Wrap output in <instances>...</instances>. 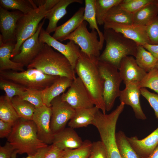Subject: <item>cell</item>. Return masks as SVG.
I'll return each mask as SVG.
<instances>
[{
  "label": "cell",
  "mask_w": 158,
  "mask_h": 158,
  "mask_svg": "<svg viewBox=\"0 0 158 158\" xmlns=\"http://www.w3.org/2000/svg\"><path fill=\"white\" fill-rule=\"evenodd\" d=\"M65 153V150H62L53 144L49 145V148L42 158H63Z\"/></svg>",
  "instance_id": "cell-42"
},
{
  "label": "cell",
  "mask_w": 158,
  "mask_h": 158,
  "mask_svg": "<svg viewBox=\"0 0 158 158\" xmlns=\"http://www.w3.org/2000/svg\"><path fill=\"white\" fill-rule=\"evenodd\" d=\"M51 113V107L44 104L35 108L32 119L36 126L38 138L48 145L52 144L54 135L50 128Z\"/></svg>",
  "instance_id": "cell-13"
},
{
  "label": "cell",
  "mask_w": 158,
  "mask_h": 158,
  "mask_svg": "<svg viewBox=\"0 0 158 158\" xmlns=\"http://www.w3.org/2000/svg\"><path fill=\"white\" fill-rule=\"evenodd\" d=\"M20 118L11 101L6 95L0 97V119L14 125Z\"/></svg>",
  "instance_id": "cell-30"
},
{
  "label": "cell",
  "mask_w": 158,
  "mask_h": 158,
  "mask_svg": "<svg viewBox=\"0 0 158 158\" xmlns=\"http://www.w3.org/2000/svg\"><path fill=\"white\" fill-rule=\"evenodd\" d=\"M124 89L121 90L119 99L121 102L130 106L132 108L136 118L145 120L147 118L141 106L140 96V88L138 83H128L125 84Z\"/></svg>",
  "instance_id": "cell-16"
},
{
  "label": "cell",
  "mask_w": 158,
  "mask_h": 158,
  "mask_svg": "<svg viewBox=\"0 0 158 158\" xmlns=\"http://www.w3.org/2000/svg\"><path fill=\"white\" fill-rule=\"evenodd\" d=\"M133 149L141 158H146L158 145V127L146 137L139 139L136 136L127 137Z\"/></svg>",
  "instance_id": "cell-18"
},
{
  "label": "cell",
  "mask_w": 158,
  "mask_h": 158,
  "mask_svg": "<svg viewBox=\"0 0 158 158\" xmlns=\"http://www.w3.org/2000/svg\"><path fill=\"white\" fill-rule=\"evenodd\" d=\"M39 40L57 50L68 60L75 69L80 51L79 46L72 40H69L66 44L55 39L42 28L40 32Z\"/></svg>",
  "instance_id": "cell-12"
},
{
  "label": "cell",
  "mask_w": 158,
  "mask_h": 158,
  "mask_svg": "<svg viewBox=\"0 0 158 158\" xmlns=\"http://www.w3.org/2000/svg\"><path fill=\"white\" fill-rule=\"evenodd\" d=\"M15 44L12 42L4 43L0 35V71L9 69L19 72L25 71L22 64L11 60V54Z\"/></svg>",
  "instance_id": "cell-22"
},
{
  "label": "cell",
  "mask_w": 158,
  "mask_h": 158,
  "mask_svg": "<svg viewBox=\"0 0 158 158\" xmlns=\"http://www.w3.org/2000/svg\"><path fill=\"white\" fill-rule=\"evenodd\" d=\"M13 125L0 119V138H7L12 132Z\"/></svg>",
  "instance_id": "cell-43"
},
{
  "label": "cell",
  "mask_w": 158,
  "mask_h": 158,
  "mask_svg": "<svg viewBox=\"0 0 158 158\" xmlns=\"http://www.w3.org/2000/svg\"><path fill=\"white\" fill-rule=\"evenodd\" d=\"M51 104L50 128L54 134L65 128L67 123L74 116L75 109L63 101L61 95L54 99Z\"/></svg>",
  "instance_id": "cell-10"
},
{
  "label": "cell",
  "mask_w": 158,
  "mask_h": 158,
  "mask_svg": "<svg viewBox=\"0 0 158 158\" xmlns=\"http://www.w3.org/2000/svg\"><path fill=\"white\" fill-rule=\"evenodd\" d=\"M140 90L141 95L147 101L158 120V94L149 91L145 88H141Z\"/></svg>",
  "instance_id": "cell-40"
},
{
  "label": "cell",
  "mask_w": 158,
  "mask_h": 158,
  "mask_svg": "<svg viewBox=\"0 0 158 158\" xmlns=\"http://www.w3.org/2000/svg\"><path fill=\"white\" fill-rule=\"evenodd\" d=\"M43 90L26 89L20 95L18 96L21 99L33 104L35 108H37L44 104L42 99Z\"/></svg>",
  "instance_id": "cell-37"
},
{
  "label": "cell",
  "mask_w": 158,
  "mask_h": 158,
  "mask_svg": "<svg viewBox=\"0 0 158 158\" xmlns=\"http://www.w3.org/2000/svg\"><path fill=\"white\" fill-rule=\"evenodd\" d=\"M85 7L80 8L67 21L57 27L52 37L61 42L75 30L84 21Z\"/></svg>",
  "instance_id": "cell-21"
},
{
  "label": "cell",
  "mask_w": 158,
  "mask_h": 158,
  "mask_svg": "<svg viewBox=\"0 0 158 158\" xmlns=\"http://www.w3.org/2000/svg\"><path fill=\"white\" fill-rule=\"evenodd\" d=\"M158 15V8L153 0L133 14V24L146 26Z\"/></svg>",
  "instance_id": "cell-25"
},
{
  "label": "cell",
  "mask_w": 158,
  "mask_h": 158,
  "mask_svg": "<svg viewBox=\"0 0 158 158\" xmlns=\"http://www.w3.org/2000/svg\"><path fill=\"white\" fill-rule=\"evenodd\" d=\"M11 102L20 118L32 120L35 109L34 106L29 102L21 99L18 96L13 97Z\"/></svg>",
  "instance_id": "cell-31"
},
{
  "label": "cell",
  "mask_w": 158,
  "mask_h": 158,
  "mask_svg": "<svg viewBox=\"0 0 158 158\" xmlns=\"http://www.w3.org/2000/svg\"><path fill=\"white\" fill-rule=\"evenodd\" d=\"M155 68L158 69V60Z\"/></svg>",
  "instance_id": "cell-50"
},
{
  "label": "cell",
  "mask_w": 158,
  "mask_h": 158,
  "mask_svg": "<svg viewBox=\"0 0 158 158\" xmlns=\"http://www.w3.org/2000/svg\"><path fill=\"white\" fill-rule=\"evenodd\" d=\"M138 85L140 88H148L158 94V69L154 68L147 73Z\"/></svg>",
  "instance_id": "cell-36"
},
{
  "label": "cell",
  "mask_w": 158,
  "mask_h": 158,
  "mask_svg": "<svg viewBox=\"0 0 158 158\" xmlns=\"http://www.w3.org/2000/svg\"><path fill=\"white\" fill-rule=\"evenodd\" d=\"M0 89L5 91L6 96L11 101L14 97L20 95L26 90L20 85L0 77Z\"/></svg>",
  "instance_id": "cell-34"
},
{
  "label": "cell",
  "mask_w": 158,
  "mask_h": 158,
  "mask_svg": "<svg viewBox=\"0 0 158 158\" xmlns=\"http://www.w3.org/2000/svg\"><path fill=\"white\" fill-rule=\"evenodd\" d=\"M87 23L84 20L74 32L66 38L64 40L73 41L78 45L80 51L90 57L98 58L103 47L98 39V33L96 30L88 31Z\"/></svg>",
  "instance_id": "cell-8"
},
{
  "label": "cell",
  "mask_w": 158,
  "mask_h": 158,
  "mask_svg": "<svg viewBox=\"0 0 158 158\" xmlns=\"http://www.w3.org/2000/svg\"><path fill=\"white\" fill-rule=\"evenodd\" d=\"M92 143L90 141L86 140L80 147L65 150V153L63 158H87L90 154Z\"/></svg>",
  "instance_id": "cell-35"
},
{
  "label": "cell",
  "mask_w": 158,
  "mask_h": 158,
  "mask_svg": "<svg viewBox=\"0 0 158 158\" xmlns=\"http://www.w3.org/2000/svg\"><path fill=\"white\" fill-rule=\"evenodd\" d=\"M96 0H85V7L83 20L88 22L89 28L92 30H96L99 37V40L103 47L104 41V34L98 26L95 12Z\"/></svg>",
  "instance_id": "cell-26"
},
{
  "label": "cell",
  "mask_w": 158,
  "mask_h": 158,
  "mask_svg": "<svg viewBox=\"0 0 158 158\" xmlns=\"http://www.w3.org/2000/svg\"><path fill=\"white\" fill-rule=\"evenodd\" d=\"M105 22L131 25L133 24V15L121 8L119 4L112 7L107 13Z\"/></svg>",
  "instance_id": "cell-27"
},
{
  "label": "cell",
  "mask_w": 158,
  "mask_h": 158,
  "mask_svg": "<svg viewBox=\"0 0 158 158\" xmlns=\"http://www.w3.org/2000/svg\"><path fill=\"white\" fill-rule=\"evenodd\" d=\"M83 2L82 0H60L46 14L44 18L49 20V24L45 30L46 32L50 34L55 31L59 21L67 13L66 8L68 5L74 3L81 4Z\"/></svg>",
  "instance_id": "cell-20"
},
{
  "label": "cell",
  "mask_w": 158,
  "mask_h": 158,
  "mask_svg": "<svg viewBox=\"0 0 158 158\" xmlns=\"http://www.w3.org/2000/svg\"><path fill=\"white\" fill-rule=\"evenodd\" d=\"M153 0H122L119 4L122 9L134 14L142 7L153 2Z\"/></svg>",
  "instance_id": "cell-38"
},
{
  "label": "cell",
  "mask_w": 158,
  "mask_h": 158,
  "mask_svg": "<svg viewBox=\"0 0 158 158\" xmlns=\"http://www.w3.org/2000/svg\"><path fill=\"white\" fill-rule=\"evenodd\" d=\"M122 0H96L95 12L98 24L104 25L106 15L113 6L118 4Z\"/></svg>",
  "instance_id": "cell-33"
},
{
  "label": "cell",
  "mask_w": 158,
  "mask_h": 158,
  "mask_svg": "<svg viewBox=\"0 0 158 158\" xmlns=\"http://www.w3.org/2000/svg\"><path fill=\"white\" fill-rule=\"evenodd\" d=\"M118 69L125 84L128 83H139L147 73L138 65L135 59L131 56L122 59Z\"/></svg>",
  "instance_id": "cell-17"
},
{
  "label": "cell",
  "mask_w": 158,
  "mask_h": 158,
  "mask_svg": "<svg viewBox=\"0 0 158 158\" xmlns=\"http://www.w3.org/2000/svg\"><path fill=\"white\" fill-rule=\"evenodd\" d=\"M66 77H59L50 86L43 90L42 99L44 104L50 107L51 102L56 97L63 93L71 85L73 81Z\"/></svg>",
  "instance_id": "cell-23"
},
{
  "label": "cell",
  "mask_w": 158,
  "mask_h": 158,
  "mask_svg": "<svg viewBox=\"0 0 158 158\" xmlns=\"http://www.w3.org/2000/svg\"><path fill=\"white\" fill-rule=\"evenodd\" d=\"M103 34L106 47L98 60L109 63L118 69L123 58L128 56L135 57L138 46L136 42L111 29H104Z\"/></svg>",
  "instance_id": "cell-4"
},
{
  "label": "cell",
  "mask_w": 158,
  "mask_h": 158,
  "mask_svg": "<svg viewBox=\"0 0 158 158\" xmlns=\"http://www.w3.org/2000/svg\"><path fill=\"white\" fill-rule=\"evenodd\" d=\"M83 143L74 129L69 127L54 134L52 144L61 150H65L78 148Z\"/></svg>",
  "instance_id": "cell-19"
},
{
  "label": "cell",
  "mask_w": 158,
  "mask_h": 158,
  "mask_svg": "<svg viewBox=\"0 0 158 158\" xmlns=\"http://www.w3.org/2000/svg\"><path fill=\"white\" fill-rule=\"evenodd\" d=\"M27 68H35L50 75L66 77L73 80L76 77L75 69L66 57L45 43Z\"/></svg>",
  "instance_id": "cell-2"
},
{
  "label": "cell",
  "mask_w": 158,
  "mask_h": 158,
  "mask_svg": "<svg viewBox=\"0 0 158 158\" xmlns=\"http://www.w3.org/2000/svg\"><path fill=\"white\" fill-rule=\"evenodd\" d=\"M49 148V145L46 147L42 148L39 150L35 154L28 156L23 158H42L46 153ZM17 153L14 150L12 155V158H16Z\"/></svg>",
  "instance_id": "cell-46"
},
{
  "label": "cell",
  "mask_w": 158,
  "mask_h": 158,
  "mask_svg": "<svg viewBox=\"0 0 158 158\" xmlns=\"http://www.w3.org/2000/svg\"><path fill=\"white\" fill-rule=\"evenodd\" d=\"M0 77L18 84L26 89L40 90L50 86L59 77L45 74L34 68L19 72L0 71Z\"/></svg>",
  "instance_id": "cell-5"
},
{
  "label": "cell",
  "mask_w": 158,
  "mask_h": 158,
  "mask_svg": "<svg viewBox=\"0 0 158 158\" xmlns=\"http://www.w3.org/2000/svg\"><path fill=\"white\" fill-rule=\"evenodd\" d=\"M104 28V29H112L120 32L136 42L138 45L143 46L145 44H150L146 32V26L105 22Z\"/></svg>",
  "instance_id": "cell-15"
},
{
  "label": "cell",
  "mask_w": 158,
  "mask_h": 158,
  "mask_svg": "<svg viewBox=\"0 0 158 158\" xmlns=\"http://www.w3.org/2000/svg\"><path fill=\"white\" fill-rule=\"evenodd\" d=\"M154 2L157 5L158 8V0H154Z\"/></svg>",
  "instance_id": "cell-49"
},
{
  "label": "cell",
  "mask_w": 158,
  "mask_h": 158,
  "mask_svg": "<svg viewBox=\"0 0 158 158\" xmlns=\"http://www.w3.org/2000/svg\"><path fill=\"white\" fill-rule=\"evenodd\" d=\"M45 20L40 23L35 34L21 44L19 53L11 59L13 61L27 66L37 55L44 43L40 41L39 36Z\"/></svg>",
  "instance_id": "cell-11"
},
{
  "label": "cell",
  "mask_w": 158,
  "mask_h": 158,
  "mask_svg": "<svg viewBox=\"0 0 158 158\" xmlns=\"http://www.w3.org/2000/svg\"><path fill=\"white\" fill-rule=\"evenodd\" d=\"M142 46L158 59V45L145 44Z\"/></svg>",
  "instance_id": "cell-47"
},
{
  "label": "cell",
  "mask_w": 158,
  "mask_h": 158,
  "mask_svg": "<svg viewBox=\"0 0 158 158\" xmlns=\"http://www.w3.org/2000/svg\"><path fill=\"white\" fill-rule=\"evenodd\" d=\"M48 11L44 5L39 6L29 14L23 15L18 20L16 33V42L11 54V58L19 52L23 43L36 32L41 20Z\"/></svg>",
  "instance_id": "cell-7"
},
{
  "label": "cell",
  "mask_w": 158,
  "mask_h": 158,
  "mask_svg": "<svg viewBox=\"0 0 158 158\" xmlns=\"http://www.w3.org/2000/svg\"><path fill=\"white\" fill-rule=\"evenodd\" d=\"M23 15L19 11L11 12L0 6V35L4 43H16L17 22Z\"/></svg>",
  "instance_id": "cell-14"
},
{
  "label": "cell",
  "mask_w": 158,
  "mask_h": 158,
  "mask_svg": "<svg viewBox=\"0 0 158 158\" xmlns=\"http://www.w3.org/2000/svg\"><path fill=\"white\" fill-rule=\"evenodd\" d=\"M98 65L102 81V95L107 111L113 107L116 98L119 97L120 87L123 81L118 69L107 62L98 60Z\"/></svg>",
  "instance_id": "cell-6"
},
{
  "label": "cell",
  "mask_w": 158,
  "mask_h": 158,
  "mask_svg": "<svg viewBox=\"0 0 158 158\" xmlns=\"http://www.w3.org/2000/svg\"><path fill=\"white\" fill-rule=\"evenodd\" d=\"M135 59L138 65L147 73L154 68L158 59L142 45H138Z\"/></svg>",
  "instance_id": "cell-28"
},
{
  "label": "cell",
  "mask_w": 158,
  "mask_h": 158,
  "mask_svg": "<svg viewBox=\"0 0 158 158\" xmlns=\"http://www.w3.org/2000/svg\"><path fill=\"white\" fill-rule=\"evenodd\" d=\"M7 141L17 154L26 153L28 155L34 154L40 149L49 145L38 138L34 121L21 118L14 124Z\"/></svg>",
  "instance_id": "cell-3"
},
{
  "label": "cell",
  "mask_w": 158,
  "mask_h": 158,
  "mask_svg": "<svg viewBox=\"0 0 158 158\" xmlns=\"http://www.w3.org/2000/svg\"><path fill=\"white\" fill-rule=\"evenodd\" d=\"M15 150L8 142L4 146L0 147V158H12V155Z\"/></svg>",
  "instance_id": "cell-44"
},
{
  "label": "cell",
  "mask_w": 158,
  "mask_h": 158,
  "mask_svg": "<svg viewBox=\"0 0 158 158\" xmlns=\"http://www.w3.org/2000/svg\"><path fill=\"white\" fill-rule=\"evenodd\" d=\"M146 29L150 44L158 45V15L146 26Z\"/></svg>",
  "instance_id": "cell-39"
},
{
  "label": "cell",
  "mask_w": 158,
  "mask_h": 158,
  "mask_svg": "<svg viewBox=\"0 0 158 158\" xmlns=\"http://www.w3.org/2000/svg\"><path fill=\"white\" fill-rule=\"evenodd\" d=\"M61 97L63 101L75 109L95 106L87 89L78 77L73 80L68 91L62 93Z\"/></svg>",
  "instance_id": "cell-9"
},
{
  "label": "cell",
  "mask_w": 158,
  "mask_h": 158,
  "mask_svg": "<svg viewBox=\"0 0 158 158\" xmlns=\"http://www.w3.org/2000/svg\"><path fill=\"white\" fill-rule=\"evenodd\" d=\"M98 61L97 58L90 57L80 51L75 70L87 89L95 106L105 114L106 110Z\"/></svg>",
  "instance_id": "cell-1"
},
{
  "label": "cell",
  "mask_w": 158,
  "mask_h": 158,
  "mask_svg": "<svg viewBox=\"0 0 158 158\" xmlns=\"http://www.w3.org/2000/svg\"><path fill=\"white\" fill-rule=\"evenodd\" d=\"M99 109L95 106L91 108L75 109L74 116L68 123V126L74 129L86 127L92 124Z\"/></svg>",
  "instance_id": "cell-24"
},
{
  "label": "cell",
  "mask_w": 158,
  "mask_h": 158,
  "mask_svg": "<svg viewBox=\"0 0 158 158\" xmlns=\"http://www.w3.org/2000/svg\"><path fill=\"white\" fill-rule=\"evenodd\" d=\"M60 0H35L34 3L38 5V6L44 5L47 11H48L52 8L60 1Z\"/></svg>",
  "instance_id": "cell-45"
},
{
  "label": "cell",
  "mask_w": 158,
  "mask_h": 158,
  "mask_svg": "<svg viewBox=\"0 0 158 158\" xmlns=\"http://www.w3.org/2000/svg\"><path fill=\"white\" fill-rule=\"evenodd\" d=\"M146 158H158V145L151 153Z\"/></svg>",
  "instance_id": "cell-48"
},
{
  "label": "cell",
  "mask_w": 158,
  "mask_h": 158,
  "mask_svg": "<svg viewBox=\"0 0 158 158\" xmlns=\"http://www.w3.org/2000/svg\"><path fill=\"white\" fill-rule=\"evenodd\" d=\"M0 6L8 10H15L25 15L30 13L38 7L33 1L31 0H0Z\"/></svg>",
  "instance_id": "cell-29"
},
{
  "label": "cell",
  "mask_w": 158,
  "mask_h": 158,
  "mask_svg": "<svg viewBox=\"0 0 158 158\" xmlns=\"http://www.w3.org/2000/svg\"><path fill=\"white\" fill-rule=\"evenodd\" d=\"M116 142L121 158H141L128 141L123 132L116 134Z\"/></svg>",
  "instance_id": "cell-32"
},
{
  "label": "cell",
  "mask_w": 158,
  "mask_h": 158,
  "mask_svg": "<svg viewBox=\"0 0 158 158\" xmlns=\"http://www.w3.org/2000/svg\"><path fill=\"white\" fill-rule=\"evenodd\" d=\"M87 158H107L106 150L101 141L92 142L90 154Z\"/></svg>",
  "instance_id": "cell-41"
}]
</instances>
